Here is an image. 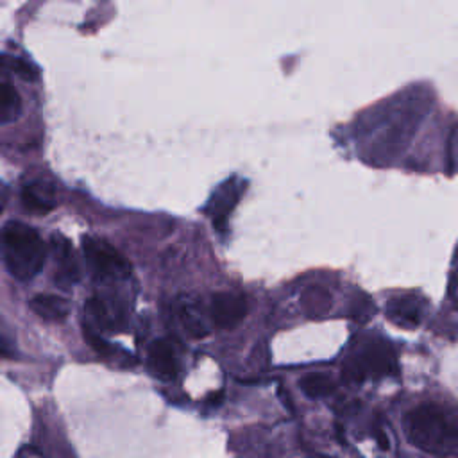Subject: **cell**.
Wrapping results in <instances>:
<instances>
[{
  "instance_id": "cell-15",
  "label": "cell",
  "mask_w": 458,
  "mask_h": 458,
  "mask_svg": "<svg viewBox=\"0 0 458 458\" xmlns=\"http://www.w3.org/2000/svg\"><path fill=\"white\" fill-rule=\"evenodd\" d=\"M351 315L360 324L369 322V318L374 315V302L370 301V297L360 295L358 299H354L352 308H351Z\"/></svg>"
},
{
  "instance_id": "cell-1",
  "label": "cell",
  "mask_w": 458,
  "mask_h": 458,
  "mask_svg": "<svg viewBox=\"0 0 458 458\" xmlns=\"http://www.w3.org/2000/svg\"><path fill=\"white\" fill-rule=\"evenodd\" d=\"M0 256L11 276L29 281L41 272L47 259V245L34 227L13 220L0 229Z\"/></svg>"
},
{
  "instance_id": "cell-17",
  "label": "cell",
  "mask_w": 458,
  "mask_h": 458,
  "mask_svg": "<svg viewBox=\"0 0 458 458\" xmlns=\"http://www.w3.org/2000/svg\"><path fill=\"white\" fill-rule=\"evenodd\" d=\"M5 202H7V186L4 181H0V213L5 208Z\"/></svg>"
},
{
  "instance_id": "cell-16",
  "label": "cell",
  "mask_w": 458,
  "mask_h": 458,
  "mask_svg": "<svg viewBox=\"0 0 458 458\" xmlns=\"http://www.w3.org/2000/svg\"><path fill=\"white\" fill-rule=\"evenodd\" d=\"M16 354V344L9 327L0 326V356L13 358Z\"/></svg>"
},
{
  "instance_id": "cell-5",
  "label": "cell",
  "mask_w": 458,
  "mask_h": 458,
  "mask_svg": "<svg viewBox=\"0 0 458 458\" xmlns=\"http://www.w3.org/2000/svg\"><path fill=\"white\" fill-rule=\"evenodd\" d=\"M247 315V297L242 292H216L209 301V318L216 327L233 329Z\"/></svg>"
},
{
  "instance_id": "cell-18",
  "label": "cell",
  "mask_w": 458,
  "mask_h": 458,
  "mask_svg": "<svg viewBox=\"0 0 458 458\" xmlns=\"http://www.w3.org/2000/svg\"><path fill=\"white\" fill-rule=\"evenodd\" d=\"M449 159H451V170L454 168V129L451 131L449 136Z\"/></svg>"
},
{
  "instance_id": "cell-12",
  "label": "cell",
  "mask_w": 458,
  "mask_h": 458,
  "mask_svg": "<svg viewBox=\"0 0 458 458\" xmlns=\"http://www.w3.org/2000/svg\"><path fill=\"white\" fill-rule=\"evenodd\" d=\"M21 113V98L9 82H0V123L14 122Z\"/></svg>"
},
{
  "instance_id": "cell-13",
  "label": "cell",
  "mask_w": 458,
  "mask_h": 458,
  "mask_svg": "<svg viewBox=\"0 0 458 458\" xmlns=\"http://www.w3.org/2000/svg\"><path fill=\"white\" fill-rule=\"evenodd\" d=\"M299 388L311 399L327 397L335 392V383L326 374H310L299 381Z\"/></svg>"
},
{
  "instance_id": "cell-3",
  "label": "cell",
  "mask_w": 458,
  "mask_h": 458,
  "mask_svg": "<svg viewBox=\"0 0 458 458\" xmlns=\"http://www.w3.org/2000/svg\"><path fill=\"white\" fill-rule=\"evenodd\" d=\"M397 372V361L392 347L381 340L372 338L361 344L345 361L342 376L349 383H361L369 377L379 379L394 376Z\"/></svg>"
},
{
  "instance_id": "cell-14",
  "label": "cell",
  "mask_w": 458,
  "mask_h": 458,
  "mask_svg": "<svg viewBox=\"0 0 458 458\" xmlns=\"http://www.w3.org/2000/svg\"><path fill=\"white\" fill-rule=\"evenodd\" d=\"M181 320L191 336L200 338V336L208 335V326L204 324V320L200 317H197V313L191 306L186 304L181 308Z\"/></svg>"
},
{
  "instance_id": "cell-9",
  "label": "cell",
  "mask_w": 458,
  "mask_h": 458,
  "mask_svg": "<svg viewBox=\"0 0 458 458\" xmlns=\"http://www.w3.org/2000/svg\"><path fill=\"white\" fill-rule=\"evenodd\" d=\"M147 365H148V370L154 377L165 379V381L174 379L177 376V370H179V360H177V352H175L174 344L166 338L154 340L150 344V349H148Z\"/></svg>"
},
{
  "instance_id": "cell-6",
  "label": "cell",
  "mask_w": 458,
  "mask_h": 458,
  "mask_svg": "<svg viewBox=\"0 0 458 458\" xmlns=\"http://www.w3.org/2000/svg\"><path fill=\"white\" fill-rule=\"evenodd\" d=\"M50 252L54 258V283L59 288H72L81 279V267L70 240L59 233L52 234Z\"/></svg>"
},
{
  "instance_id": "cell-8",
  "label": "cell",
  "mask_w": 458,
  "mask_h": 458,
  "mask_svg": "<svg viewBox=\"0 0 458 458\" xmlns=\"http://www.w3.org/2000/svg\"><path fill=\"white\" fill-rule=\"evenodd\" d=\"M426 308H428L426 299L415 293H406L388 301L385 311H386V318L392 324L403 329H415L420 326Z\"/></svg>"
},
{
  "instance_id": "cell-11",
  "label": "cell",
  "mask_w": 458,
  "mask_h": 458,
  "mask_svg": "<svg viewBox=\"0 0 458 458\" xmlns=\"http://www.w3.org/2000/svg\"><path fill=\"white\" fill-rule=\"evenodd\" d=\"M30 310L45 320L61 322L70 313V304L64 297L52 293H38L30 299Z\"/></svg>"
},
{
  "instance_id": "cell-4",
  "label": "cell",
  "mask_w": 458,
  "mask_h": 458,
  "mask_svg": "<svg viewBox=\"0 0 458 458\" xmlns=\"http://www.w3.org/2000/svg\"><path fill=\"white\" fill-rule=\"evenodd\" d=\"M82 250L86 265L97 279H122L131 274L129 263L106 240L82 236Z\"/></svg>"
},
{
  "instance_id": "cell-2",
  "label": "cell",
  "mask_w": 458,
  "mask_h": 458,
  "mask_svg": "<svg viewBox=\"0 0 458 458\" xmlns=\"http://www.w3.org/2000/svg\"><path fill=\"white\" fill-rule=\"evenodd\" d=\"M406 435L413 445L429 454H454L456 422L438 404H420L408 413Z\"/></svg>"
},
{
  "instance_id": "cell-10",
  "label": "cell",
  "mask_w": 458,
  "mask_h": 458,
  "mask_svg": "<svg viewBox=\"0 0 458 458\" xmlns=\"http://www.w3.org/2000/svg\"><path fill=\"white\" fill-rule=\"evenodd\" d=\"M21 204L34 215H47L55 208V190L45 179H34L21 188Z\"/></svg>"
},
{
  "instance_id": "cell-7",
  "label": "cell",
  "mask_w": 458,
  "mask_h": 458,
  "mask_svg": "<svg viewBox=\"0 0 458 458\" xmlns=\"http://www.w3.org/2000/svg\"><path fill=\"white\" fill-rule=\"evenodd\" d=\"M243 190H245L243 182H240L236 179H229L213 191V195L208 202L206 213L211 218V224L218 233L225 231L227 218L233 213V209L236 208Z\"/></svg>"
},
{
  "instance_id": "cell-19",
  "label": "cell",
  "mask_w": 458,
  "mask_h": 458,
  "mask_svg": "<svg viewBox=\"0 0 458 458\" xmlns=\"http://www.w3.org/2000/svg\"><path fill=\"white\" fill-rule=\"evenodd\" d=\"M27 454H30V456H39L41 453H39L38 449H34V447H23V449L18 451V456H27Z\"/></svg>"
}]
</instances>
